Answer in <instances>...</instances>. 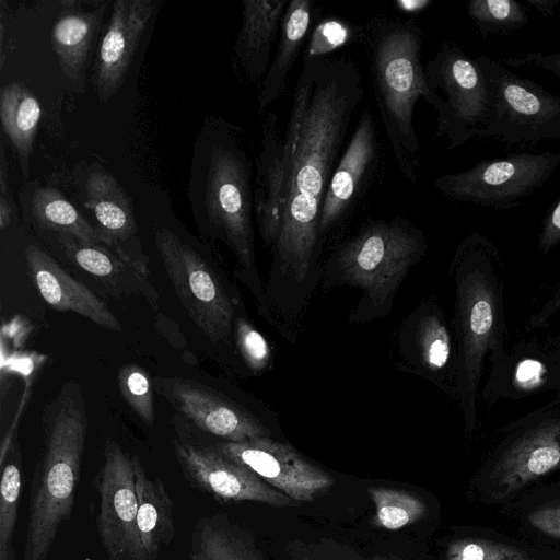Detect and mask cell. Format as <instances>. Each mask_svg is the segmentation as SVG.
<instances>
[{
    "label": "cell",
    "instance_id": "cell-41",
    "mask_svg": "<svg viewBox=\"0 0 560 560\" xmlns=\"http://www.w3.org/2000/svg\"><path fill=\"white\" fill-rule=\"evenodd\" d=\"M544 373L545 369L540 362L527 359L517 365L515 380L521 388L533 389L540 385Z\"/></svg>",
    "mask_w": 560,
    "mask_h": 560
},
{
    "label": "cell",
    "instance_id": "cell-34",
    "mask_svg": "<svg viewBox=\"0 0 560 560\" xmlns=\"http://www.w3.org/2000/svg\"><path fill=\"white\" fill-rule=\"evenodd\" d=\"M242 311L234 322L236 350L248 370L259 374L265 372L271 363V349L264 335Z\"/></svg>",
    "mask_w": 560,
    "mask_h": 560
},
{
    "label": "cell",
    "instance_id": "cell-17",
    "mask_svg": "<svg viewBox=\"0 0 560 560\" xmlns=\"http://www.w3.org/2000/svg\"><path fill=\"white\" fill-rule=\"evenodd\" d=\"M85 206L97 221L104 246L128 260L150 277L147 256L137 236L131 198L109 173L92 171L85 182Z\"/></svg>",
    "mask_w": 560,
    "mask_h": 560
},
{
    "label": "cell",
    "instance_id": "cell-27",
    "mask_svg": "<svg viewBox=\"0 0 560 560\" xmlns=\"http://www.w3.org/2000/svg\"><path fill=\"white\" fill-rule=\"evenodd\" d=\"M189 557L190 560H267L249 534L225 515L197 522Z\"/></svg>",
    "mask_w": 560,
    "mask_h": 560
},
{
    "label": "cell",
    "instance_id": "cell-3",
    "mask_svg": "<svg viewBox=\"0 0 560 560\" xmlns=\"http://www.w3.org/2000/svg\"><path fill=\"white\" fill-rule=\"evenodd\" d=\"M88 425L81 387L68 381L40 416L42 446L31 482L22 560H46L59 526L71 516Z\"/></svg>",
    "mask_w": 560,
    "mask_h": 560
},
{
    "label": "cell",
    "instance_id": "cell-23",
    "mask_svg": "<svg viewBox=\"0 0 560 560\" xmlns=\"http://www.w3.org/2000/svg\"><path fill=\"white\" fill-rule=\"evenodd\" d=\"M285 0H245L234 55L246 79L261 85L270 66L271 47L279 36Z\"/></svg>",
    "mask_w": 560,
    "mask_h": 560
},
{
    "label": "cell",
    "instance_id": "cell-39",
    "mask_svg": "<svg viewBox=\"0 0 560 560\" xmlns=\"http://www.w3.org/2000/svg\"><path fill=\"white\" fill-rule=\"evenodd\" d=\"M528 522L545 535L560 539V505L541 508L529 513Z\"/></svg>",
    "mask_w": 560,
    "mask_h": 560
},
{
    "label": "cell",
    "instance_id": "cell-1",
    "mask_svg": "<svg viewBox=\"0 0 560 560\" xmlns=\"http://www.w3.org/2000/svg\"><path fill=\"white\" fill-rule=\"evenodd\" d=\"M364 93L362 77L350 57L305 54L283 137V223L270 248L264 284L267 310L276 317L301 318L322 281V207Z\"/></svg>",
    "mask_w": 560,
    "mask_h": 560
},
{
    "label": "cell",
    "instance_id": "cell-6",
    "mask_svg": "<svg viewBox=\"0 0 560 560\" xmlns=\"http://www.w3.org/2000/svg\"><path fill=\"white\" fill-rule=\"evenodd\" d=\"M454 330L456 337L455 384L466 431L476 423L475 399L483 357L491 346L497 323L493 287L476 264V236L466 238L454 256Z\"/></svg>",
    "mask_w": 560,
    "mask_h": 560
},
{
    "label": "cell",
    "instance_id": "cell-14",
    "mask_svg": "<svg viewBox=\"0 0 560 560\" xmlns=\"http://www.w3.org/2000/svg\"><path fill=\"white\" fill-rule=\"evenodd\" d=\"M153 387L199 429L225 442L270 436L269 429L257 416L194 380L158 377Z\"/></svg>",
    "mask_w": 560,
    "mask_h": 560
},
{
    "label": "cell",
    "instance_id": "cell-30",
    "mask_svg": "<svg viewBox=\"0 0 560 560\" xmlns=\"http://www.w3.org/2000/svg\"><path fill=\"white\" fill-rule=\"evenodd\" d=\"M0 465V560H16L12 538L19 514L22 470L20 447L15 441Z\"/></svg>",
    "mask_w": 560,
    "mask_h": 560
},
{
    "label": "cell",
    "instance_id": "cell-20",
    "mask_svg": "<svg viewBox=\"0 0 560 560\" xmlns=\"http://www.w3.org/2000/svg\"><path fill=\"white\" fill-rule=\"evenodd\" d=\"M560 468V419L545 421L518 436L495 463L491 481L501 499Z\"/></svg>",
    "mask_w": 560,
    "mask_h": 560
},
{
    "label": "cell",
    "instance_id": "cell-31",
    "mask_svg": "<svg viewBox=\"0 0 560 560\" xmlns=\"http://www.w3.org/2000/svg\"><path fill=\"white\" fill-rule=\"evenodd\" d=\"M368 492L375 506L374 524L381 528L397 530L427 514L425 503L408 491L371 486Z\"/></svg>",
    "mask_w": 560,
    "mask_h": 560
},
{
    "label": "cell",
    "instance_id": "cell-38",
    "mask_svg": "<svg viewBox=\"0 0 560 560\" xmlns=\"http://www.w3.org/2000/svg\"><path fill=\"white\" fill-rule=\"evenodd\" d=\"M504 62L515 68L522 66L538 67L560 78V52L547 55L542 52H528L526 55L508 58Z\"/></svg>",
    "mask_w": 560,
    "mask_h": 560
},
{
    "label": "cell",
    "instance_id": "cell-5",
    "mask_svg": "<svg viewBox=\"0 0 560 560\" xmlns=\"http://www.w3.org/2000/svg\"><path fill=\"white\" fill-rule=\"evenodd\" d=\"M427 248L424 233L405 217L368 220L334 248L320 283L325 289L346 285L361 291L349 322L380 319L390 313L396 293Z\"/></svg>",
    "mask_w": 560,
    "mask_h": 560
},
{
    "label": "cell",
    "instance_id": "cell-28",
    "mask_svg": "<svg viewBox=\"0 0 560 560\" xmlns=\"http://www.w3.org/2000/svg\"><path fill=\"white\" fill-rule=\"evenodd\" d=\"M40 116L37 98L23 83L13 81L1 89V126L18 153L24 177L30 175V158Z\"/></svg>",
    "mask_w": 560,
    "mask_h": 560
},
{
    "label": "cell",
    "instance_id": "cell-35",
    "mask_svg": "<svg viewBox=\"0 0 560 560\" xmlns=\"http://www.w3.org/2000/svg\"><path fill=\"white\" fill-rule=\"evenodd\" d=\"M447 560H530L528 555L513 546L465 538L452 541L446 551Z\"/></svg>",
    "mask_w": 560,
    "mask_h": 560
},
{
    "label": "cell",
    "instance_id": "cell-16",
    "mask_svg": "<svg viewBox=\"0 0 560 560\" xmlns=\"http://www.w3.org/2000/svg\"><path fill=\"white\" fill-rule=\"evenodd\" d=\"M377 160L376 122L366 107L360 115L328 185L319 221L323 238L354 208L377 165Z\"/></svg>",
    "mask_w": 560,
    "mask_h": 560
},
{
    "label": "cell",
    "instance_id": "cell-19",
    "mask_svg": "<svg viewBox=\"0 0 560 560\" xmlns=\"http://www.w3.org/2000/svg\"><path fill=\"white\" fill-rule=\"evenodd\" d=\"M278 124L276 113L265 114L254 175L255 219L260 238L269 248L280 233L285 205L287 164Z\"/></svg>",
    "mask_w": 560,
    "mask_h": 560
},
{
    "label": "cell",
    "instance_id": "cell-44",
    "mask_svg": "<svg viewBox=\"0 0 560 560\" xmlns=\"http://www.w3.org/2000/svg\"><path fill=\"white\" fill-rule=\"evenodd\" d=\"M371 560H400V559L394 558V557L375 556V557L371 558Z\"/></svg>",
    "mask_w": 560,
    "mask_h": 560
},
{
    "label": "cell",
    "instance_id": "cell-26",
    "mask_svg": "<svg viewBox=\"0 0 560 560\" xmlns=\"http://www.w3.org/2000/svg\"><path fill=\"white\" fill-rule=\"evenodd\" d=\"M138 498L137 525L143 560H155L175 535L173 501L160 478H149L140 460L133 456Z\"/></svg>",
    "mask_w": 560,
    "mask_h": 560
},
{
    "label": "cell",
    "instance_id": "cell-37",
    "mask_svg": "<svg viewBox=\"0 0 560 560\" xmlns=\"http://www.w3.org/2000/svg\"><path fill=\"white\" fill-rule=\"evenodd\" d=\"M560 242V197L548 210L541 224L539 249L547 253Z\"/></svg>",
    "mask_w": 560,
    "mask_h": 560
},
{
    "label": "cell",
    "instance_id": "cell-45",
    "mask_svg": "<svg viewBox=\"0 0 560 560\" xmlns=\"http://www.w3.org/2000/svg\"><path fill=\"white\" fill-rule=\"evenodd\" d=\"M85 560H90V559H85Z\"/></svg>",
    "mask_w": 560,
    "mask_h": 560
},
{
    "label": "cell",
    "instance_id": "cell-24",
    "mask_svg": "<svg viewBox=\"0 0 560 560\" xmlns=\"http://www.w3.org/2000/svg\"><path fill=\"white\" fill-rule=\"evenodd\" d=\"M108 2L101 1L90 11L61 14L51 30V44L63 74L84 90V78L94 40Z\"/></svg>",
    "mask_w": 560,
    "mask_h": 560
},
{
    "label": "cell",
    "instance_id": "cell-11",
    "mask_svg": "<svg viewBox=\"0 0 560 560\" xmlns=\"http://www.w3.org/2000/svg\"><path fill=\"white\" fill-rule=\"evenodd\" d=\"M100 495L96 527L110 560H143L137 525L133 457L108 440L95 479Z\"/></svg>",
    "mask_w": 560,
    "mask_h": 560
},
{
    "label": "cell",
    "instance_id": "cell-36",
    "mask_svg": "<svg viewBox=\"0 0 560 560\" xmlns=\"http://www.w3.org/2000/svg\"><path fill=\"white\" fill-rule=\"evenodd\" d=\"M291 560H371L347 545L330 539L293 540L287 546Z\"/></svg>",
    "mask_w": 560,
    "mask_h": 560
},
{
    "label": "cell",
    "instance_id": "cell-22",
    "mask_svg": "<svg viewBox=\"0 0 560 560\" xmlns=\"http://www.w3.org/2000/svg\"><path fill=\"white\" fill-rule=\"evenodd\" d=\"M65 256L100 282L107 293L119 299L141 296L153 310L159 307V293L150 277L128 260L103 245L79 242L69 234H55Z\"/></svg>",
    "mask_w": 560,
    "mask_h": 560
},
{
    "label": "cell",
    "instance_id": "cell-43",
    "mask_svg": "<svg viewBox=\"0 0 560 560\" xmlns=\"http://www.w3.org/2000/svg\"><path fill=\"white\" fill-rule=\"evenodd\" d=\"M525 2L545 18L553 19L555 10L560 3V0H525Z\"/></svg>",
    "mask_w": 560,
    "mask_h": 560
},
{
    "label": "cell",
    "instance_id": "cell-10",
    "mask_svg": "<svg viewBox=\"0 0 560 560\" xmlns=\"http://www.w3.org/2000/svg\"><path fill=\"white\" fill-rule=\"evenodd\" d=\"M559 164L560 153H513L444 174L433 185L456 201L510 209L544 186Z\"/></svg>",
    "mask_w": 560,
    "mask_h": 560
},
{
    "label": "cell",
    "instance_id": "cell-21",
    "mask_svg": "<svg viewBox=\"0 0 560 560\" xmlns=\"http://www.w3.org/2000/svg\"><path fill=\"white\" fill-rule=\"evenodd\" d=\"M25 260L39 294L50 307L59 312L77 313L108 330H121L118 318L106 302L67 273L46 252L28 245Z\"/></svg>",
    "mask_w": 560,
    "mask_h": 560
},
{
    "label": "cell",
    "instance_id": "cell-32",
    "mask_svg": "<svg viewBox=\"0 0 560 560\" xmlns=\"http://www.w3.org/2000/svg\"><path fill=\"white\" fill-rule=\"evenodd\" d=\"M466 11L483 38L509 35L528 23L525 7L516 0H471Z\"/></svg>",
    "mask_w": 560,
    "mask_h": 560
},
{
    "label": "cell",
    "instance_id": "cell-42",
    "mask_svg": "<svg viewBox=\"0 0 560 560\" xmlns=\"http://www.w3.org/2000/svg\"><path fill=\"white\" fill-rule=\"evenodd\" d=\"M560 307V290L556 292L553 298L534 316L532 323L534 326H539L548 319V317Z\"/></svg>",
    "mask_w": 560,
    "mask_h": 560
},
{
    "label": "cell",
    "instance_id": "cell-7",
    "mask_svg": "<svg viewBox=\"0 0 560 560\" xmlns=\"http://www.w3.org/2000/svg\"><path fill=\"white\" fill-rule=\"evenodd\" d=\"M155 246L189 318L213 343H226L242 300L218 268L167 228L154 232Z\"/></svg>",
    "mask_w": 560,
    "mask_h": 560
},
{
    "label": "cell",
    "instance_id": "cell-25",
    "mask_svg": "<svg viewBox=\"0 0 560 560\" xmlns=\"http://www.w3.org/2000/svg\"><path fill=\"white\" fill-rule=\"evenodd\" d=\"M313 12V2L310 0L289 1L282 18L275 57L259 86L258 109L260 115H264L285 90L290 70L311 30Z\"/></svg>",
    "mask_w": 560,
    "mask_h": 560
},
{
    "label": "cell",
    "instance_id": "cell-29",
    "mask_svg": "<svg viewBox=\"0 0 560 560\" xmlns=\"http://www.w3.org/2000/svg\"><path fill=\"white\" fill-rule=\"evenodd\" d=\"M31 213L36 225L55 234H69L83 244L103 245L96 228L56 188L40 187L31 199Z\"/></svg>",
    "mask_w": 560,
    "mask_h": 560
},
{
    "label": "cell",
    "instance_id": "cell-33",
    "mask_svg": "<svg viewBox=\"0 0 560 560\" xmlns=\"http://www.w3.org/2000/svg\"><path fill=\"white\" fill-rule=\"evenodd\" d=\"M117 384L122 399L147 424L154 423L153 381L145 370L137 364L122 365L117 374Z\"/></svg>",
    "mask_w": 560,
    "mask_h": 560
},
{
    "label": "cell",
    "instance_id": "cell-15",
    "mask_svg": "<svg viewBox=\"0 0 560 560\" xmlns=\"http://www.w3.org/2000/svg\"><path fill=\"white\" fill-rule=\"evenodd\" d=\"M159 0H117L100 42L94 68V90L107 103L121 88Z\"/></svg>",
    "mask_w": 560,
    "mask_h": 560
},
{
    "label": "cell",
    "instance_id": "cell-9",
    "mask_svg": "<svg viewBox=\"0 0 560 560\" xmlns=\"http://www.w3.org/2000/svg\"><path fill=\"white\" fill-rule=\"evenodd\" d=\"M424 70L431 89L425 102L436 112L435 137H446L448 149L479 137L487 119L488 90L477 60L444 40Z\"/></svg>",
    "mask_w": 560,
    "mask_h": 560
},
{
    "label": "cell",
    "instance_id": "cell-12",
    "mask_svg": "<svg viewBox=\"0 0 560 560\" xmlns=\"http://www.w3.org/2000/svg\"><path fill=\"white\" fill-rule=\"evenodd\" d=\"M214 446L300 503L316 500L335 483L328 472L308 462L292 445L270 436L243 442L222 441Z\"/></svg>",
    "mask_w": 560,
    "mask_h": 560
},
{
    "label": "cell",
    "instance_id": "cell-4",
    "mask_svg": "<svg viewBox=\"0 0 560 560\" xmlns=\"http://www.w3.org/2000/svg\"><path fill=\"white\" fill-rule=\"evenodd\" d=\"M374 100L396 163L417 184L420 145L413 112L431 93L421 62L422 32L413 19L377 15L363 28Z\"/></svg>",
    "mask_w": 560,
    "mask_h": 560
},
{
    "label": "cell",
    "instance_id": "cell-40",
    "mask_svg": "<svg viewBox=\"0 0 560 560\" xmlns=\"http://www.w3.org/2000/svg\"><path fill=\"white\" fill-rule=\"evenodd\" d=\"M12 199L9 185V163L5 159V152L1 147L0 154V229L4 230L12 218Z\"/></svg>",
    "mask_w": 560,
    "mask_h": 560
},
{
    "label": "cell",
    "instance_id": "cell-8",
    "mask_svg": "<svg viewBox=\"0 0 560 560\" xmlns=\"http://www.w3.org/2000/svg\"><path fill=\"white\" fill-rule=\"evenodd\" d=\"M476 60L488 90L487 119L479 138L494 137L508 144L560 138L559 96L488 56Z\"/></svg>",
    "mask_w": 560,
    "mask_h": 560
},
{
    "label": "cell",
    "instance_id": "cell-2",
    "mask_svg": "<svg viewBox=\"0 0 560 560\" xmlns=\"http://www.w3.org/2000/svg\"><path fill=\"white\" fill-rule=\"evenodd\" d=\"M254 167L244 130L209 116L194 143L187 197L201 236L220 241L237 262L236 277L266 315L255 255Z\"/></svg>",
    "mask_w": 560,
    "mask_h": 560
},
{
    "label": "cell",
    "instance_id": "cell-13",
    "mask_svg": "<svg viewBox=\"0 0 560 560\" xmlns=\"http://www.w3.org/2000/svg\"><path fill=\"white\" fill-rule=\"evenodd\" d=\"M173 448L186 479L217 500L253 501L276 508L301 505L249 468L224 456L215 446H197L174 441Z\"/></svg>",
    "mask_w": 560,
    "mask_h": 560
},
{
    "label": "cell",
    "instance_id": "cell-18",
    "mask_svg": "<svg viewBox=\"0 0 560 560\" xmlns=\"http://www.w3.org/2000/svg\"><path fill=\"white\" fill-rule=\"evenodd\" d=\"M397 328L394 349L399 366L443 386L452 339L438 306L420 303Z\"/></svg>",
    "mask_w": 560,
    "mask_h": 560
}]
</instances>
